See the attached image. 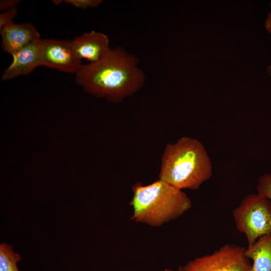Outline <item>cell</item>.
<instances>
[{
	"label": "cell",
	"instance_id": "obj_1",
	"mask_svg": "<svg viewBox=\"0 0 271 271\" xmlns=\"http://www.w3.org/2000/svg\"><path fill=\"white\" fill-rule=\"evenodd\" d=\"M75 74L85 91L113 103L135 94L146 80L139 59L120 47L111 49L98 62L82 65Z\"/></svg>",
	"mask_w": 271,
	"mask_h": 271
},
{
	"label": "cell",
	"instance_id": "obj_2",
	"mask_svg": "<svg viewBox=\"0 0 271 271\" xmlns=\"http://www.w3.org/2000/svg\"><path fill=\"white\" fill-rule=\"evenodd\" d=\"M212 175L210 159L199 141L182 137L174 143L167 144L159 179L180 190H196Z\"/></svg>",
	"mask_w": 271,
	"mask_h": 271
},
{
	"label": "cell",
	"instance_id": "obj_3",
	"mask_svg": "<svg viewBox=\"0 0 271 271\" xmlns=\"http://www.w3.org/2000/svg\"><path fill=\"white\" fill-rule=\"evenodd\" d=\"M132 192L131 220L152 227L178 218L192 207L190 199L183 190L160 179L147 185L137 183Z\"/></svg>",
	"mask_w": 271,
	"mask_h": 271
},
{
	"label": "cell",
	"instance_id": "obj_4",
	"mask_svg": "<svg viewBox=\"0 0 271 271\" xmlns=\"http://www.w3.org/2000/svg\"><path fill=\"white\" fill-rule=\"evenodd\" d=\"M238 231L245 234L248 246L271 233V202L258 194L246 196L232 212Z\"/></svg>",
	"mask_w": 271,
	"mask_h": 271
},
{
	"label": "cell",
	"instance_id": "obj_5",
	"mask_svg": "<svg viewBox=\"0 0 271 271\" xmlns=\"http://www.w3.org/2000/svg\"><path fill=\"white\" fill-rule=\"evenodd\" d=\"M245 249L225 244L213 253L198 257L176 271H250L251 263Z\"/></svg>",
	"mask_w": 271,
	"mask_h": 271
},
{
	"label": "cell",
	"instance_id": "obj_6",
	"mask_svg": "<svg viewBox=\"0 0 271 271\" xmlns=\"http://www.w3.org/2000/svg\"><path fill=\"white\" fill-rule=\"evenodd\" d=\"M40 52L43 66L76 74L82 65L73 50L71 41L42 39Z\"/></svg>",
	"mask_w": 271,
	"mask_h": 271
},
{
	"label": "cell",
	"instance_id": "obj_7",
	"mask_svg": "<svg viewBox=\"0 0 271 271\" xmlns=\"http://www.w3.org/2000/svg\"><path fill=\"white\" fill-rule=\"evenodd\" d=\"M71 43L78 58L90 63L100 61L111 49L108 36L95 31L83 33L74 38Z\"/></svg>",
	"mask_w": 271,
	"mask_h": 271
},
{
	"label": "cell",
	"instance_id": "obj_8",
	"mask_svg": "<svg viewBox=\"0 0 271 271\" xmlns=\"http://www.w3.org/2000/svg\"><path fill=\"white\" fill-rule=\"evenodd\" d=\"M2 48L11 55L32 42L41 38L37 29L31 24L9 23L0 28Z\"/></svg>",
	"mask_w": 271,
	"mask_h": 271
},
{
	"label": "cell",
	"instance_id": "obj_9",
	"mask_svg": "<svg viewBox=\"0 0 271 271\" xmlns=\"http://www.w3.org/2000/svg\"><path fill=\"white\" fill-rule=\"evenodd\" d=\"M42 38L35 40L12 55L13 60L4 70L2 79L9 80L27 75L41 66L40 46Z\"/></svg>",
	"mask_w": 271,
	"mask_h": 271
},
{
	"label": "cell",
	"instance_id": "obj_10",
	"mask_svg": "<svg viewBox=\"0 0 271 271\" xmlns=\"http://www.w3.org/2000/svg\"><path fill=\"white\" fill-rule=\"evenodd\" d=\"M245 253L252 260L250 271H271V233L260 237L247 246Z\"/></svg>",
	"mask_w": 271,
	"mask_h": 271
},
{
	"label": "cell",
	"instance_id": "obj_11",
	"mask_svg": "<svg viewBox=\"0 0 271 271\" xmlns=\"http://www.w3.org/2000/svg\"><path fill=\"white\" fill-rule=\"evenodd\" d=\"M21 258L12 250V246L2 243L0 245V271H19L17 263Z\"/></svg>",
	"mask_w": 271,
	"mask_h": 271
},
{
	"label": "cell",
	"instance_id": "obj_12",
	"mask_svg": "<svg viewBox=\"0 0 271 271\" xmlns=\"http://www.w3.org/2000/svg\"><path fill=\"white\" fill-rule=\"evenodd\" d=\"M257 194L268 199L271 202V174L261 176L257 185Z\"/></svg>",
	"mask_w": 271,
	"mask_h": 271
},
{
	"label": "cell",
	"instance_id": "obj_13",
	"mask_svg": "<svg viewBox=\"0 0 271 271\" xmlns=\"http://www.w3.org/2000/svg\"><path fill=\"white\" fill-rule=\"evenodd\" d=\"M101 0H65L64 3L80 9L95 8L102 3Z\"/></svg>",
	"mask_w": 271,
	"mask_h": 271
},
{
	"label": "cell",
	"instance_id": "obj_14",
	"mask_svg": "<svg viewBox=\"0 0 271 271\" xmlns=\"http://www.w3.org/2000/svg\"><path fill=\"white\" fill-rule=\"evenodd\" d=\"M18 13L17 9L4 12L0 15V28L11 23L13 22V20Z\"/></svg>",
	"mask_w": 271,
	"mask_h": 271
},
{
	"label": "cell",
	"instance_id": "obj_15",
	"mask_svg": "<svg viewBox=\"0 0 271 271\" xmlns=\"http://www.w3.org/2000/svg\"><path fill=\"white\" fill-rule=\"evenodd\" d=\"M19 0H2L0 2V10L2 11H7L14 9L19 4Z\"/></svg>",
	"mask_w": 271,
	"mask_h": 271
},
{
	"label": "cell",
	"instance_id": "obj_16",
	"mask_svg": "<svg viewBox=\"0 0 271 271\" xmlns=\"http://www.w3.org/2000/svg\"><path fill=\"white\" fill-rule=\"evenodd\" d=\"M270 7H271V3ZM264 25L266 31L271 34V12L268 14Z\"/></svg>",
	"mask_w": 271,
	"mask_h": 271
},
{
	"label": "cell",
	"instance_id": "obj_17",
	"mask_svg": "<svg viewBox=\"0 0 271 271\" xmlns=\"http://www.w3.org/2000/svg\"><path fill=\"white\" fill-rule=\"evenodd\" d=\"M53 2L55 4H56L57 5H58L62 3L63 2H64V1L57 0V1H53Z\"/></svg>",
	"mask_w": 271,
	"mask_h": 271
},
{
	"label": "cell",
	"instance_id": "obj_18",
	"mask_svg": "<svg viewBox=\"0 0 271 271\" xmlns=\"http://www.w3.org/2000/svg\"><path fill=\"white\" fill-rule=\"evenodd\" d=\"M163 271H174V270H172V269H169V268H166V269H164V270H163Z\"/></svg>",
	"mask_w": 271,
	"mask_h": 271
},
{
	"label": "cell",
	"instance_id": "obj_19",
	"mask_svg": "<svg viewBox=\"0 0 271 271\" xmlns=\"http://www.w3.org/2000/svg\"><path fill=\"white\" fill-rule=\"evenodd\" d=\"M269 69L271 70V65L269 67Z\"/></svg>",
	"mask_w": 271,
	"mask_h": 271
}]
</instances>
